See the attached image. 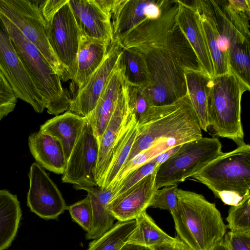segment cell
Segmentation results:
<instances>
[{
  "label": "cell",
  "mask_w": 250,
  "mask_h": 250,
  "mask_svg": "<svg viewBox=\"0 0 250 250\" xmlns=\"http://www.w3.org/2000/svg\"><path fill=\"white\" fill-rule=\"evenodd\" d=\"M125 80L124 67L120 59L108 78L96 107L86 118L98 140L115 109Z\"/></svg>",
  "instance_id": "cell-19"
},
{
  "label": "cell",
  "mask_w": 250,
  "mask_h": 250,
  "mask_svg": "<svg viewBox=\"0 0 250 250\" xmlns=\"http://www.w3.org/2000/svg\"><path fill=\"white\" fill-rule=\"evenodd\" d=\"M184 75L187 94L196 112L201 128L208 131L209 127L208 100L211 78L200 69L186 70Z\"/></svg>",
  "instance_id": "cell-26"
},
{
  "label": "cell",
  "mask_w": 250,
  "mask_h": 250,
  "mask_svg": "<svg viewBox=\"0 0 250 250\" xmlns=\"http://www.w3.org/2000/svg\"><path fill=\"white\" fill-rule=\"evenodd\" d=\"M250 86L231 71L210 79L208 100V119L215 134L233 141L244 142L241 123V99Z\"/></svg>",
  "instance_id": "cell-6"
},
{
  "label": "cell",
  "mask_w": 250,
  "mask_h": 250,
  "mask_svg": "<svg viewBox=\"0 0 250 250\" xmlns=\"http://www.w3.org/2000/svg\"><path fill=\"white\" fill-rule=\"evenodd\" d=\"M250 42L239 43L228 52L230 71L249 86L250 81Z\"/></svg>",
  "instance_id": "cell-31"
},
{
  "label": "cell",
  "mask_w": 250,
  "mask_h": 250,
  "mask_svg": "<svg viewBox=\"0 0 250 250\" xmlns=\"http://www.w3.org/2000/svg\"><path fill=\"white\" fill-rule=\"evenodd\" d=\"M192 177L210 189L216 197L230 206L250 194V146L244 142L223 152Z\"/></svg>",
  "instance_id": "cell-4"
},
{
  "label": "cell",
  "mask_w": 250,
  "mask_h": 250,
  "mask_svg": "<svg viewBox=\"0 0 250 250\" xmlns=\"http://www.w3.org/2000/svg\"><path fill=\"white\" fill-rule=\"evenodd\" d=\"M152 250H191V249L178 237L169 243L150 248Z\"/></svg>",
  "instance_id": "cell-40"
},
{
  "label": "cell",
  "mask_w": 250,
  "mask_h": 250,
  "mask_svg": "<svg viewBox=\"0 0 250 250\" xmlns=\"http://www.w3.org/2000/svg\"><path fill=\"white\" fill-rule=\"evenodd\" d=\"M18 99L10 83L0 70V120L14 110Z\"/></svg>",
  "instance_id": "cell-37"
},
{
  "label": "cell",
  "mask_w": 250,
  "mask_h": 250,
  "mask_svg": "<svg viewBox=\"0 0 250 250\" xmlns=\"http://www.w3.org/2000/svg\"><path fill=\"white\" fill-rule=\"evenodd\" d=\"M87 191L93 212V224L86 232L87 240L97 239L109 230L115 220L109 208V204L113 197L112 188L103 189L99 187L83 188Z\"/></svg>",
  "instance_id": "cell-25"
},
{
  "label": "cell",
  "mask_w": 250,
  "mask_h": 250,
  "mask_svg": "<svg viewBox=\"0 0 250 250\" xmlns=\"http://www.w3.org/2000/svg\"><path fill=\"white\" fill-rule=\"evenodd\" d=\"M40 0H0V13L7 18L33 43L60 77L70 75L55 55L50 43L46 22L39 6Z\"/></svg>",
  "instance_id": "cell-8"
},
{
  "label": "cell",
  "mask_w": 250,
  "mask_h": 250,
  "mask_svg": "<svg viewBox=\"0 0 250 250\" xmlns=\"http://www.w3.org/2000/svg\"><path fill=\"white\" fill-rule=\"evenodd\" d=\"M138 122L129 111L123 131L114 147L108 168L100 188H111L119 171L129 154L138 132Z\"/></svg>",
  "instance_id": "cell-24"
},
{
  "label": "cell",
  "mask_w": 250,
  "mask_h": 250,
  "mask_svg": "<svg viewBox=\"0 0 250 250\" xmlns=\"http://www.w3.org/2000/svg\"><path fill=\"white\" fill-rule=\"evenodd\" d=\"M181 145L171 147L163 152L150 161L160 166L172 156L178 150Z\"/></svg>",
  "instance_id": "cell-41"
},
{
  "label": "cell",
  "mask_w": 250,
  "mask_h": 250,
  "mask_svg": "<svg viewBox=\"0 0 250 250\" xmlns=\"http://www.w3.org/2000/svg\"><path fill=\"white\" fill-rule=\"evenodd\" d=\"M178 185L166 186L155 192L149 207L159 208L173 212L178 206L176 191Z\"/></svg>",
  "instance_id": "cell-36"
},
{
  "label": "cell",
  "mask_w": 250,
  "mask_h": 250,
  "mask_svg": "<svg viewBox=\"0 0 250 250\" xmlns=\"http://www.w3.org/2000/svg\"><path fill=\"white\" fill-rule=\"evenodd\" d=\"M0 70L18 99L29 104L36 112L43 111L45 107L42 97L23 64L0 17Z\"/></svg>",
  "instance_id": "cell-9"
},
{
  "label": "cell",
  "mask_w": 250,
  "mask_h": 250,
  "mask_svg": "<svg viewBox=\"0 0 250 250\" xmlns=\"http://www.w3.org/2000/svg\"><path fill=\"white\" fill-rule=\"evenodd\" d=\"M72 220L78 224L86 232L90 231L93 224V212L89 197L67 206Z\"/></svg>",
  "instance_id": "cell-35"
},
{
  "label": "cell",
  "mask_w": 250,
  "mask_h": 250,
  "mask_svg": "<svg viewBox=\"0 0 250 250\" xmlns=\"http://www.w3.org/2000/svg\"><path fill=\"white\" fill-rule=\"evenodd\" d=\"M166 0H116L111 14L113 40H119L141 22L161 14Z\"/></svg>",
  "instance_id": "cell-14"
},
{
  "label": "cell",
  "mask_w": 250,
  "mask_h": 250,
  "mask_svg": "<svg viewBox=\"0 0 250 250\" xmlns=\"http://www.w3.org/2000/svg\"><path fill=\"white\" fill-rule=\"evenodd\" d=\"M120 62L124 67L125 79L128 84L143 88L150 85L146 63L139 50L134 48H123Z\"/></svg>",
  "instance_id": "cell-29"
},
{
  "label": "cell",
  "mask_w": 250,
  "mask_h": 250,
  "mask_svg": "<svg viewBox=\"0 0 250 250\" xmlns=\"http://www.w3.org/2000/svg\"><path fill=\"white\" fill-rule=\"evenodd\" d=\"M127 84L128 105L129 111L140 123L152 106L144 88Z\"/></svg>",
  "instance_id": "cell-33"
},
{
  "label": "cell",
  "mask_w": 250,
  "mask_h": 250,
  "mask_svg": "<svg viewBox=\"0 0 250 250\" xmlns=\"http://www.w3.org/2000/svg\"><path fill=\"white\" fill-rule=\"evenodd\" d=\"M120 250H152L150 248L132 244L126 243Z\"/></svg>",
  "instance_id": "cell-42"
},
{
  "label": "cell",
  "mask_w": 250,
  "mask_h": 250,
  "mask_svg": "<svg viewBox=\"0 0 250 250\" xmlns=\"http://www.w3.org/2000/svg\"><path fill=\"white\" fill-rule=\"evenodd\" d=\"M0 17L25 69L42 95L49 114L58 115L68 110L72 97L62 87L60 77L37 47L5 16Z\"/></svg>",
  "instance_id": "cell-5"
},
{
  "label": "cell",
  "mask_w": 250,
  "mask_h": 250,
  "mask_svg": "<svg viewBox=\"0 0 250 250\" xmlns=\"http://www.w3.org/2000/svg\"><path fill=\"white\" fill-rule=\"evenodd\" d=\"M156 171L111 200L109 208L115 219L119 222L134 220L146 210L157 190L155 185Z\"/></svg>",
  "instance_id": "cell-16"
},
{
  "label": "cell",
  "mask_w": 250,
  "mask_h": 250,
  "mask_svg": "<svg viewBox=\"0 0 250 250\" xmlns=\"http://www.w3.org/2000/svg\"><path fill=\"white\" fill-rule=\"evenodd\" d=\"M159 167V165L150 161L130 171L112 188L113 198L123 193L145 177L156 171Z\"/></svg>",
  "instance_id": "cell-34"
},
{
  "label": "cell",
  "mask_w": 250,
  "mask_h": 250,
  "mask_svg": "<svg viewBox=\"0 0 250 250\" xmlns=\"http://www.w3.org/2000/svg\"><path fill=\"white\" fill-rule=\"evenodd\" d=\"M98 155V139L87 119L67 160L62 182L73 184L76 189L98 187L95 176Z\"/></svg>",
  "instance_id": "cell-10"
},
{
  "label": "cell",
  "mask_w": 250,
  "mask_h": 250,
  "mask_svg": "<svg viewBox=\"0 0 250 250\" xmlns=\"http://www.w3.org/2000/svg\"><path fill=\"white\" fill-rule=\"evenodd\" d=\"M22 215L16 195L0 189V250H5L15 239Z\"/></svg>",
  "instance_id": "cell-27"
},
{
  "label": "cell",
  "mask_w": 250,
  "mask_h": 250,
  "mask_svg": "<svg viewBox=\"0 0 250 250\" xmlns=\"http://www.w3.org/2000/svg\"><path fill=\"white\" fill-rule=\"evenodd\" d=\"M80 32L87 37L112 42L111 19L95 0H69Z\"/></svg>",
  "instance_id": "cell-18"
},
{
  "label": "cell",
  "mask_w": 250,
  "mask_h": 250,
  "mask_svg": "<svg viewBox=\"0 0 250 250\" xmlns=\"http://www.w3.org/2000/svg\"><path fill=\"white\" fill-rule=\"evenodd\" d=\"M122 49L118 40L110 42L101 64L72 97L69 111L83 117L87 118L90 115L108 78L120 61Z\"/></svg>",
  "instance_id": "cell-12"
},
{
  "label": "cell",
  "mask_w": 250,
  "mask_h": 250,
  "mask_svg": "<svg viewBox=\"0 0 250 250\" xmlns=\"http://www.w3.org/2000/svg\"><path fill=\"white\" fill-rule=\"evenodd\" d=\"M224 238L230 250H250V233H236L229 231L225 233Z\"/></svg>",
  "instance_id": "cell-38"
},
{
  "label": "cell",
  "mask_w": 250,
  "mask_h": 250,
  "mask_svg": "<svg viewBox=\"0 0 250 250\" xmlns=\"http://www.w3.org/2000/svg\"><path fill=\"white\" fill-rule=\"evenodd\" d=\"M110 43L87 37L80 32L76 73L72 81L77 89L101 64L106 56Z\"/></svg>",
  "instance_id": "cell-22"
},
{
  "label": "cell",
  "mask_w": 250,
  "mask_h": 250,
  "mask_svg": "<svg viewBox=\"0 0 250 250\" xmlns=\"http://www.w3.org/2000/svg\"><path fill=\"white\" fill-rule=\"evenodd\" d=\"M86 121V117L67 110L46 121L39 130L60 142L67 160Z\"/></svg>",
  "instance_id": "cell-23"
},
{
  "label": "cell",
  "mask_w": 250,
  "mask_h": 250,
  "mask_svg": "<svg viewBox=\"0 0 250 250\" xmlns=\"http://www.w3.org/2000/svg\"><path fill=\"white\" fill-rule=\"evenodd\" d=\"M135 224V219L118 221L103 235L91 242L87 250H120L126 243Z\"/></svg>",
  "instance_id": "cell-30"
},
{
  "label": "cell",
  "mask_w": 250,
  "mask_h": 250,
  "mask_svg": "<svg viewBox=\"0 0 250 250\" xmlns=\"http://www.w3.org/2000/svg\"><path fill=\"white\" fill-rule=\"evenodd\" d=\"M135 227L126 243L149 248L170 242L175 239L156 224L146 210L135 218Z\"/></svg>",
  "instance_id": "cell-28"
},
{
  "label": "cell",
  "mask_w": 250,
  "mask_h": 250,
  "mask_svg": "<svg viewBox=\"0 0 250 250\" xmlns=\"http://www.w3.org/2000/svg\"><path fill=\"white\" fill-rule=\"evenodd\" d=\"M177 0H166L161 15L146 19L118 40L123 48L144 55L151 83L144 88L151 106L171 104L187 95L186 70L200 69L196 55L180 29Z\"/></svg>",
  "instance_id": "cell-1"
},
{
  "label": "cell",
  "mask_w": 250,
  "mask_h": 250,
  "mask_svg": "<svg viewBox=\"0 0 250 250\" xmlns=\"http://www.w3.org/2000/svg\"><path fill=\"white\" fill-rule=\"evenodd\" d=\"M30 151L42 167L59 174H62L67 160L60 142L51 135L39 131L28 138Z\"/></svg>",
  "instance_id": "cell-20"
},
{
  "label": "cell",
  "mask_w": 250,
  "mask_h": 250,
  "mask_svg": "<svg viewBox=\"0 0 250 250\" xmlns=\"http://www.w3.org/2000/svg\"><path fill=\"white\" fill-rule=\"evenodd\" d=\"M250 194L237 205L230 206L226 218L227 228L236 233H250Z\"/></svg>",
  "instance_id": "cell-32"
},
{
  "label": "cell",
  "mask_w": 250,
  "mask_h": 250,
  "mask_svg": "<svg viewBox=\"0 0 250 250\" xmlns=\"http://www.w3.org/2000/svg\"><path fill=\"white\" fill-rule=\"evenodd\" d=\"M28 177L27 204L30 210L45 220L57 218L67 206L56 184L37 163L31 165Z\"/></svg>",
  "instance_id": "cell-13"
},
{
  "label": "cell",
  "mask_w": 250,
  "mask_h": 250,
  "mask_svg": "<svg viewBox=\"0 0 250 250\" xmlns=\"http://www.w3.org/2000/svg\"><path fill=\"white\" fill-rule=\"evenodd\" d=\"M46 22L51 46L73 81L76 69L80 30L69 0Z\"/></svg>",
  "instance_id": "cell-11"
},
{
  "label": "cell",
  "mask_w": 250,
  "mask_h": 250,
  "mask_svg": "<svg viewBox=\"0 0 250 250\" xmlns=\"http://www.w3.org/2000/svg\"><path fill=\"white\" fill-rule=\"evenodd\" d=\"M191 2L199 17L213 62L214 76L228 73L230 69L228 55L223 49L208 0H195Z\"/></svg>",
  "instance_id": "cell-21"
},
{
  "label": "cell",
  "mask_w": 250,
  "mask_h": 250,
  "mask_svg": "<svg viewBox=\"0 0 250 250\" xmlns=\"http://www.w3.org/2000/svg\"><path fill=\"white\" fill-rule=\"evenodd\" d=\"M223 153L221 143L215 137H202L182 144L158 167L155 176L156 189L178 185L192 177Z\"/></svg>",
  "instance_id": "cell-7"
},
{
  "label": "cell",
  "mask_w": 250,
  "mask_h": 250,
  "mask_svg": "<svg viewBox=\"0 0 250 250\" xmlns=\"http://www.w3.org/2000/svg\"><path fill=\"white\" fill-rule=\"evenodd\" d=\"M176 194L178 206L171 214L177 237L191 250H210L226 233L220 212L202 194L179 188Z\"/></svg>",
  "instance_id": "cell-3"
},
{
  "label": "cell",
  "mask_w": 250,
  "mask_h": 250,
  "mask_svg": "<svg viewBox=\"0 0 250 250\" xmlns=\"http://www.w3.org/2000/svg\"><path fill=\"white\" fill-rule=\"evenodd\" d=\"M129 113L127 84L125 80L115 109L98 140L99 155L95 176L100 188L108 168L114 147L124 128Z\"/></svg>",
  "instance_id": "cell-15"
},
{
  "label": "cell",
  "mask_w": 250,
  "mask_h": 250,
  "mask_svg": "<svg viewBox=\"0 0 250 250\" xmlns=\"http://www.w3.org/2000/svg\"><path fill=\"white\" fill-rule=\"evenodd\" d=\"M177 23L191 46L201 70L211 78L214 67L198 13L192 4L178 0Z\"/></svg>",
  "instance_id": "cell-17"
},
{
  "label": "cell",
  "mask_w": 250,
  "mask_h": 250,
  "mask_svg": "<svg viewBox=\"0 0 250 250\" xmlns=\"http://www.w3.org/2000/svg\"><path fill=\"white\" fill-rule=\"evenodd\" d=\"M68 0H40L39 6L45 20L50 19L55 13L65 4Z\"/></svg>",
  "instance_id": "cell-39"
},
{
  "label": "cell",
  "mask_w": 250,
  "mask_h": 250,
  "mask_svg": "<svg viewBox=\"0 0 250 250\" xmlns=\"http://www.w3.org/2000/svg\"><path fill=\"white\" fill-rule=\"evenodd\" d=\"M210 250H230L229 247L224 237L217 243Z\"/></svg>",
  "instance_id": "cell-43"
},
{
  "label": "cell",
  "mask_w": 250,
  "mask_h": 250,
  "mask_svg": "<svg viewBox=\"0 0 250 250\" xmlns=\"http://www.w3.org/2000/svg\"><path fill=\"white\" fill-rule=\"evenodd\" d=\"M138 124L137 134L125 164L160 142L177 139L186 143L203 137L199 121L187 94L171 104L152 106Z\"/></svg>",
  "instance_id": "cell-2"
}]
</instances>
